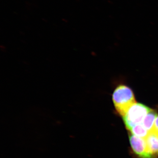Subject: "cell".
<instances>
[{"label": "cell", "mask_w": 158, "mask_h": 158, "mask_svg": "<svg viewBox=\"0 0 158 158\" xmlns=\"http://www.w3.org/2000/svg\"><path fill=\"white\" fill-rule=\"evenodd\" d=\"M146 145L150 154L152 158H158V137L149 132L145 138Z\"/></svg>", "instance_id": "277c9868"}, {"label": "cell", "mask_w": 158, "mask_h": 158, "mask_svg": "<svg viewBox=\"0 0 158 158\" xmlns=\"http://www.w3.org/2000/svg\"><path fill=\"white\" fill-rule=\"evenodd\" d=\"M130 131L134 135L144 139L147 137L149 133L142 123L135 126L132 128Z\"/></svg>", "instance_id": "8992f818"}, {"label": "cell", "mask_w": 158, "mask_h": 158, "mask_svg": "<svg viewBox=\"0 0 158 158\" xmlns=\"http://www.w3.org/2000/svg\"><path fill=\"white\" fill-rule=\"evenodd\" d=\"M152 109L140 103H136L129 109L124 116L123 122L128 130L137 125L141 124L144 117Z\"/></svg>", "instance_id": "7a4b0ae2"}, {"label": "cell", "mask_w": 158, "mask_h": 158, "mask_svg": "<svg viewBox=\"0 0 158 158\" xmlns=\"http://www.w3.org/2000/svg\"><path fill=\"white\" fill-rule=\"evenodd\" d=\"M129 140L131 147L134 152L140 158H152L150 154L145 139L130 135Z\"/></svg>", "instance_id": "3957f363"}, {"label": "cell", "mask_w": 158, "mask_h": 158, "mask_svg": "<svg viewBox=\"0 0 158 158\" xmlns=\"http://www.w3.org/2000/svg\"><path fill=\"white\" fill-rule=\"evenodd\" d=\"M158 116V114L157 111L152 109L144 117L142 124L149 131V132L151 131L155 121Z\"/></svg>", "instance_id": "5b68a950"}, {"label": "cell", "mask_w": 158, "mask_h": 158, "mask_svg": "<svg viewBox=\"0 0 158 158\" xmlns=\"http://www.w3.org/2000/svg\"><path fill=\"white\" fill-rule=\"evenodd\" d=\"M113 101L116 112L122 116H124L131 107L137 103L133 90L123 85H118L114 90Z\"/></svg>", "instance_id": "6da1fadb"}, {"label": "cell", "mask_w": 158, "mask_h": 158, "mask_svg": "<svg viewBox=\"0 0 158 158\" xmlns=\"http://www.w3.org/2000/svg\"><path fill=\"white\" fill-rule=\"evenodd\" d=\"M149 132L152 133L158 137V116L156 118L151 131Z\"/></svg>", "instance_id": "52a82bcc"}]
</instances>
